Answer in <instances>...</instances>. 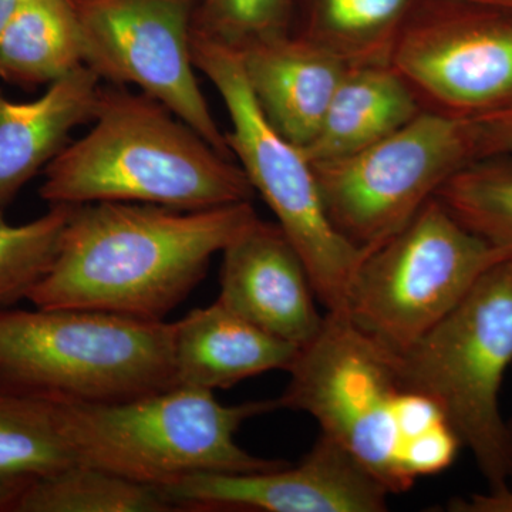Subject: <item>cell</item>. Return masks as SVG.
Listing matches in <instances>:
<instances>
[{
    "instance_id": "83f0119b",
    "label": "cell",
    "mask_w": 512,
    "mask_h": 512,
    "mask_svg": "<svg viewBox=\"0 0 512 512\" xmlns=\"http://www.w3.org/2000/svg\"><path fill=\"white\" fill-rule=\"evenodd\" d=\"M468 2L483 3L497 8L512 9V0H468Z\"/></svg>"
},
{
    "instance_id": "cb8c5ba5",
    "label": "cell",
    "mask_w": 512,
    "mask_h": 512,
    "mask_svg": "<svg viewBox=\"0 0 512 512\" xmlns=\"http://www.w3.org/2000/svg\"><path fill=\"white\" fill-rule=\"evenodd\" d=\"M295 0H198L192 35L242 53L291 35Z\"/></svg>"
},
{
    "instance_id": "30bf717a",
    "label": "cell",
    "mask_w": 512,
    "mask_h": 512,
    "mask_svg": "<svg viewBox=\"0 0 512 512\" xmlns=\"http://www.w3.org/2000/svg\"><path fill=\"white\" fill-rule=\"evenodd\" d=\"M390 64L424 110L477 120L512 109V9L424 0Z\"/></svg>"
},
{
    "instance_id": "f1b7e54d",
    "label": "cell",
    "mask_w": 512,
    "mask_h": 512,
    "mask_svg": "<svg viewBox=\"0 0 512 512\" xmlns=\"http://www.w3.org/2000/svg\"><path fill=\"white\" fill-rule=\"evenodd\" d=\"M508 429V457H510V485L512 488V417L507 423Z\"/></svg>"
},
{
    "instance_id": "8992f818",
    "label": "cell",
    "mask_w": 512,
    "mask_h": 512,
    "mask_svg": "<svg viewBox=\"0 0 512 512\" xmlns=\"http://www.w3.org/2000/svg\"><path fill=\"white\" fill-rule=\"evenodd\" d=\"M406 383L429 397L473 454L490 493H511L500 410L512 363V259L493 266L426 335L397 352Z\"/></svg>"
},
{
    "instance_id": "484cf974",
    "label": "cell",
    "mask_w": 512,
    "mask_h": 512,
    "mask_svg": "<svg viewBox=\"0 0 512 512\" xmlns=\"http://www.w3.org/2000/svg\"><path fill=\"white\" fill-rule=\"evenodd\" d=\"M29 481L0 480V511H12L16 498Z\"/></svg>"
},
{
    "instance_id": "6da1fadb",
    "label": "cell",
    "mask_w": 512,
    "mask_h": 512,
    "mask_svg": "<svg viewBox=\"0 0 512 512\" xmlns=\"http://www.w3.org/2000/svg\"><path fill=\"white\" fill-rule=\"evenodd\" d=\"M255 218L251 201L192 211L137 202L72 205L55 264L29 301L164 320L200 285L212 256Z\"/></svg>"
},
{
    "instance_id": "7a4b0ae2",
    "label": "cell",
    "mask_w": 512,
    "mask_h": 512,
    "mask_svg": "<svg viewBox=\"0 0 512 512\" xmlns=\"http://www.w3.org/2000/svg\"><path fill=\"white\" fill-rule=\"evenodd\" d=\"M281 409L308 413L392 495L456 460L461 443L439 407L414 392L397 352L345 313H325L288 370Z\"/></svg>"
},
{
    "instance_id": "9c48e42d",
    "label": "cell",
    "mask_w": 512,
    "mask_h": 512,
    "mask_svg": "<svg viewBox=\"0 0 512 512\" xmlns=\"http://www.w3.org/2000/svg\"><path fill=\"white\" fill-rule=\"evenodd\" d=\"M477 158L473 120L424 110L372 146L313 168L330 221L350 244L370 252Z\"/></svg>"
},
{
    "instance_id": "603a6c76",
    "label": "cell",
    "mask_w": 512,
    "mask_h": 512,
    "mask_svg": "<svg viewBox=\"0 0 512 512\" xmlns=\"http://www.w3.org/2000/svg\"><path fill=\"white\" fill-rule=\"evenodd\" d=\"M72 205L50 210L26 224H10L0 208V311L28 299L55 264Z\"/></svg>"
},
{
    "instance_id": "d6986e66",
    "label": "cell",
    "mask_w": 512,
    "mask_h": 512,
    "mask_svg": "<svg viewBox=\"0 0 512 512\" xmlns=\"http://www.w3.org/2000/svg\"><path fill=\"white\" fill-rule=\"evenodd\" d=\"M424 0H295L292 35L349 66L390 64Z\"/></svg>"
},
{
    "instance_id": "9a60e30c",
    "label": "cell",
    "mask_w": 512,
    "mask_h": 512,
    "mask_svg": "<svg viewBox=\"0 0 512 512\" xmlns=\"http://www.w3.org/2000/svg\"><path fill=\"white\" fill-rule=\"evenodd\" d=\"M299 350L217 299L173 323L175 386L215 392L274 370L288 372Z\"/></svg>"
},
{
    "instance_id": "d4e9b609",
    "label": "cell",
    "mask_w": 512,
    "mask_h": 512,
    "mask_svg": "<svg viewBox=\"0 0 512 512\" xmlns=\"http://www.w3.org/2000/svg\"><path fill=\"white\" fill-rule=\"evenodd\" d=\"M478 158L512 156V109L473 120Z\"/></svg>"
},
{
    "instance_id": "3957f363",
    "label": "cell",
    "mask_w": 512,
    "mask_h": 512,
    "mask_svg": "<svg viewBox=\"0 0 512 512\" xmlns=\"http://www.w3.org/2000/svg\"><path fill=\"white\" fill-rule=\"evenodd\" d=\"M90 124L43 171L39 194L47 204L137 202L192 211L255 195L239 164L143 92L101 86Z\"/></svg>"
},
{
    "instance_id": "ac0fdd59",
    "label": "cell",
    "mask_w": 512,
    "mask_h": 512,
    "mask_svg": "<svg viewBox=\"0 0 512 512\" xmlns=\"http://www.w3.org/2000/svg\"><path fill=\"white\" fill-rule=\"evenodd\" d=\"M86 45L72 0H19L0 37V79L33 90L86 66Z\"/></svg>"
},
{
    "instance_id": "5b68a950",
    "label": "cell",
    "mask_w": 512,
    "mask_h": 512,
    "mask_svg": "<svg viewBox=\"0 0 512 512\" xmlns=\"http://www.w3.org/2000/svg\"><path fill=\"white\" fill-rule=\"evenodd\" d=\"M0 386L114 403L175 386L173 323L94 309L0 311Z\"/></svg>"
},
{
    "instance_id": "7402d4cb",
    "label": "cell",
    "mask_w": 512,
    "mask_h": 512,
    "mask_svg": "<svg viewBox=\"0 0 512 512\" xmlns=\"http://www.w3.org/2000/svg\"><path fill=\"white\" fill-rule=\"evenodd\" d=\"M436 198L464 228L512 256V156L471 161Z\"/></svg>"
},
{
    "instance_id": "5bb4252c",
    "label": "cell",
    "mask_w": 512,
    "mask_h": 512,
    "mask_svg": "<svg viewBox=\"0 0 512 512\" xmlns=\"http://www.w3.org/2000/svg\"><path fill=\"white\" fill-rule=\"evenodd\" d=\"M239 55L266 121L286 140L308 147L349 64L292 33Z\"/></svg>"
},
{
    "instance_id": "44dd1931",
    "label": "cell",
    "mask_w": 512,
    "mask_h": 512,
    "mask_svg": "<svg viewBox=\"0 0 512 512\" xmlns=\"http://www.w3.org/2000/svg\"><path fill=\"white\" fill-rule=\"evenodd\" d=\"M74 463L57 399L0 386V480L30 481Z\"/></svg>"
},
{
    "instance_id": "e0dca14e",
    "label": "cell",
    "mask_w": 512,
    "mask_h": 512,
    "mask_svg": "<svg viewBox=\"0 0 512 512\" xmlns=\"http://www.w3.org/2000/svg\"><path fill=\"white\" fill-rule=\"evenodd\" d=\"M424 111L392 64L349 66L318 134L303 148L312 163L349 156L390 136Z\"/></svg>"
},
{
    "instance_id": "52a82bcc",
    "label": "cell",
    "mask_w": 512,
    "mask_h": 512,
    "mask_svg": "<svg viewBox=\"0 0 512 512\" xmlns=\"http://www.w3.org/2000/svg\"><path fill=\"white\" fill-rule=\"evenodd\" d=\"M191 49L195 69L208 77L228 111L229 151L301 255L320 305L326 313H345L350 285L366 252L350 244L330 221L305 150L266 121L245 79L241 55L197 35H192Z\"/></svg>"
},
{
    "instance_id": "4316f807",
    "label": "cell",
    "mask_w": 512,
    "mask_h": 512,
    "mask_svg": "<svg viewBox=\"0 0 512 512\" xmlns=\"http://www.w3.org/2000/svg\"><path fill=\"white\" fill-rule=\"evenodd\" d=\"M18 5L19 0H0V37L5 32L6 26H8Z\"/></svg>"
},
{
    "instance_id": "ffe728a7",
    "label": "cell",
    "mask_w": 512,
    "mask_h": 512,
    "mask_svg": "<svg viewBox=\"0 0 512 512\" xmlns=\"http://www.w3.org/2000/svg\"><path fill=\"white\" fill-rule=\"evenodd\" d=\"M13 512L180 511L163 490L103 468L77 463L33 478L20 491Z\"/></svg>"
},
{
    "instance_id": "277c9868",
    "label": "cell",
    "mask_w": 512,
    "mask_h": 512,
    "mask_svg": "<svg viewBox=\"0 0 512 512\" xmlns=\"http://www.w3.org/2000/svg\"><path fill=\"white\" fill-rule=\"evenodd\" d=\"M60 423L79 463L150 487L201 473H255L288 464L248 453L239 427L281 409L279 399L221 403L210 390L173 386L114 403L60 400Z\"/></svg>"
},
{
    "instance_id": "4fadbf2b",
    "label": "cell",
    "mask_w": 512,
    "mask_h": 512,
    "mask_svg": "<svg viewBox=\"0 0 512 512\" xmlns=\"http://www.w3.org/2000/svg\"><path fill=\"white\" fill-rule=\"evenodd\" d=\"M221 254L222 305L299 348L318 335L325 315L311 276L276 222L255 218Z\"/></svg>"
},
{
    "instance_id": "8fae6325",
    "label": "cell",
    "mask_w": 512,
    "mask_h": 512,
    "mask_svg": "<svg viewBox=\"0 0 512 512\" xmlns=\"http://www.w3.org/2000/svg\"><path fill=\"white\" fill-rule=\"evenodd\" d=\"M82 25L86 64L109 84H134L231 157L192 62L198 0H72Z\"/></svg>"
},
{
    "instance_id": "2e32d148",
    "label": "cell",
    "mask_w": 512,
    "mask_h": 512,
    "mask_svg": "<svg viewBox=\"0 0 512 512\" xmlns=\"http://www.w3.org/2000/svg\"><path fill=\"white\" fill-rule=\"evenodd\" d=\"M100 83L82 66L29 103H15L0 92V208L45 171L77 127L92 123Z\"/></svg>"
},
{
    "instance_id": "7c38bea8",
    "label": "cell",
    "mask_w": 512,
    "mask_h": 512,
    "mask_svg": "<svg viewBox=\"0 0 512 512\" xmlns=\"http://www.w3.org/2000/svg\"><path fill=\"white\" fill-rule=\"evenodd\" d=\"M178 510L383 512L389 490L335 440L320 433L311 451L255 473H201L164 488Z\"/></svg>"
},
{
    "instance_id": "ba28073f",
    "label": "cell",
    "mask_w": 512,
    "mask_h": 512,
    "mask_svg": "<svg viewBox=\"0 0 512 512\" xmlns=\"http://www.w3.org/2000/svg\"><path fill=\"white\" fill-rule=\"evenodd\" d=\"M512 259L464 228L436 197L366 252L345 315L394 352L426 335L493 266Z\"/></svg>"
}]
</instances>
